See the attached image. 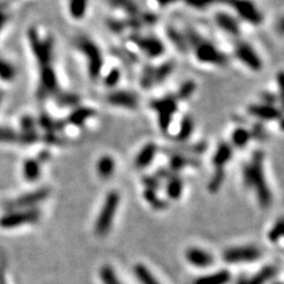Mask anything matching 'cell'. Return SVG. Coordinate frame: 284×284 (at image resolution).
<instances>
[{"instance_id": "6da1fadb", "label": "cell", "mask_w": 284, "mask_h": 284, "mask_svg": "<svg viewBox=\"0 0 284 284\" xmlns=\"http://www.w3.org/2000/svg\"><path fill=\"white\" fill-rule=\"evenodd\" d=\"M263 160V153H254L249 164L243 168V182L247 188L252 189L260 206L267 208L272 204V193L264 173Z\"/></svg>"}, {"instance_id": "7a4b0ae2", "label": "cell", "mask_w": 284, "mask_h": 284, "mask_svg": "<svg viewBox=\"0 0 284 284\" xmlns=\"http://www.w3.org/2000/svg\"><path fill=\"white\" fill-rule=\"evenodd\" d=\"M120 194L116 191L109 192L106 195L102 207L97 215L96 223H95V233L99 237H104L112 230L113 223L115 220V215L120 206Z\"/></svg>"}, {"instance_id": "3957f363", "label": "cell", "mask_w": 284, "mask_h": 284, "mask_svg": "<svg viewBox=\"0 0 284 284\" xmlns=\"http://www.w3.org/2000/svg\"><path fill=\"white\" fill-rule=\"evenodd\" d=\"M77 49L80 50L88 61V71L93 80H97L101 76L103 67V58L99 47L88 37H78L76 41Z\"/></svg>"}, {"instance_id": "277c9868", "label": "cell", "mask_w": 284, "mask_h": 284, "mask_svg": "<svg viewBox=\"0 0 284 284\" xmlns=\"http://www.w3.org/2000/svg\"><path fill=\"white\" fill-rule=\"evenodd\" d=\"M186 39L194 47L195 57H197V60L200 61L201 63L214 65H223L226 63V57H225V55L221 54V52L218 50V49H215L211 43H207V42L199 39L198 36L193 34V32H191V34L188 35V38L186 37Z\"/></svg>"}, {"instance_id": "5b68a950", "label": "cell", "mask_w": 284, "mask_h": 284, "mask_svg": "<svg viewBox=\"0 0 284 284\" xmlns=\"http://www.w3.org/2000/svg\"><path fill=\"white\" fill-rule=\"evenodd\" d=\"M28 37L29 41H30L36 60L38 61L41 68L51 65L52 52H54V41H52V38L47 37L45 39H41L38 31L35 28H31L28 31Z\"/></svg>"}, {"instance_id": "8992f818", "label": "cell", "mask_w": 284, "mask_h": 284, "mask_svg": "<svg viewBox=\"0 0 284 284\" xmlns=\"http://www.w3.org/2000/svg\"><path fill=\"white\" fill-rule=\"evenodd\" d=\"M39 218H41V211L36 207L28 210H12L0 217V227L12 230L26 224L37 223Z\"/></svg>"}, {"instance_id": "52a82bcc", "label": "cell", "mask_w": 284, "mask_h": 284, "mask_svg": "<svg viewBox=\"0 0 284 284\" xmlns=\"http://www.w3.org/2000/svg\"><path fill=\"white\" fill-rule=\"evenodd\" d=\"M234 10L238 17L252 25H258L263 22V15L251 0H219Z\"/></svg>"}, {"instance_id": "ba28073f", "label": "cell", "mask_w": 284, "mask_h": 284, "mask_svg": "<svg viewBox=\"0 0 284 284\" xmlns=\"http://www.w3.org/2000/svg\"><path fill=\"white\" fill-rule=\"evenodd\" d=\"M260 256H262V252L256 246H233L224 251L223 259L230 264L251 263L258 260Z\"/></svg>"}, {"instance_id": "9c48e42d", "label": "cell", "mask_w": 284, "mask_h": 284, "mask_svg": "<svg viewBox=\"0 0 284 284\" xmlns=\"http://www.w3.org/2000/svg\"><path fill=\"white\" fill-rule=\"evenodd\" d=\"M50 195V188L41 187L30 193H25L21 197L16 198L15 200L9 201L6 207L9 210H28V208H35L36 205L43 202Z\"/></svg>"}, {"instance_id": "30bf717a", "label": "cell", "mask_w": 284, "mask_h": 284, "mask_svg": "<svg viewBox=\"0 0 284 284\" xmlns=\"http://www.w3.org/2000/svg\"><path fill=\"white\" fill-rule=\"evenodd\" d=\"M152 108L158 113L159 126L164 132L168 129L171 125L172 117L177 113L178 104L177 100L174 97H164V99H159L152 103Z\"/></svg>"}, {"instance_id": "8fae6325", "label": "cell", "mask_w": 284, "mask_h": 284, "mask_svg": "<svg viewBox=\"0 0 284 284\" xmlns=\"http://www.w3.org/2000/svg\"><path fill=\"white\" fill-rule=\"evenodd\" d=\"M58 81L55 70L51 65L43 67L41 69V80L37 90V97L39 100L48 99L50 96H55L58 93Z\"/></svg>"}, {"instance_id": "7c38bea8", "label": "cell", "mask_w": 284, "mask_h": 284, "mask_svg": "<svg viewBox=\"0 0 284 284\" xmlns=\"http://www.w3.org/2000/svg\"><path fill=\"white\" fill-rule=\"evenodd\" d=\"M234 55L241 63L252 71H259L263 68V62L254 49L247 43H238L234 48Z\"/></svg>"}, {"instance_id": "4fadbf2b", "label": "cell", "mask_w": 284, "mask_h": 284, "mask_svg": "<svg viewBox=\"0 0 284 284\" xmlns=\"http://www.w3.org/2000/svg\"><path fill=\"white\" fill-rule=\"evenodd\" d=\"M173 71L172 63H164L158 68H149L143 73L141 84L143 88H151L156 83L164 82Z\"/></svg>"}, {"instance_id": "5bb4252c", "label": "cell", "mask_w": 284, "mask_h": 284, "mask_svg": "<svg viewBox=\"0 0 284 284\" xmlns=\"http://www.w3.org/2000/svg\"><path fill=\"white\" fill-rule=\"evenodd\" d=\"M185 258L192 266L199 267V269L210 267L214 262L213 256L208 251L195 246L186 250Z\"/></svg>"}, {"instance_id": "9a60e30c", "label": "cell", "mask_w": 284, "mask_h": 284, "mask_svg": "<svg viewBox=\"0 0 284 284\" xmlns=\"http://www.w3.org/2000/svg\"><path fill=\"white\" fill-rule=\"evenodd\" d=\"M107 101L112 106L125 108V109H135L139 106V97L136 96V94L126 90L114 91L108 95Z\"/></svg>"}, {"instance_id": "2e32d148", "label": "cell", "mask_w": 284, "mask_h": 284, "mask_svg": "<svg viewBox=\"0 0 284 284\" xmlns=\"http://www.w3.org/2000/svg\"><path fill=\"white\" fill-rule=\"evenodd\" d=\"M22 132L18 134V143L22 145H32L38 140V134L36 132V121L32 116L26 115L21 121Z\"/></svg>"}, {"instance_id": "e0dca14e", "label": "cell", "mask_w": 284, "mask_h": 284, "mask_svg": "<svg viewBox=\"0 0 284 284\" xmlns=\"http://www.w3.org/2000/svg\"><path fill=\"white\" fill-rule=\"evenodd\" d=\"M249 113L254 117H258L260 120H279L283 116L282 110L278 109L276 106L267 103L253 104L249 108Z\"/></svg>"}, {"instance_id": "ac0fdd59", "label": "cell", "mask_w": 284, "mask_h": 284, "mask_svg": "<svg viewBox=\"0 0 284 284\" xmlns=\"http://www.w3.org/2000/svg\"><path fill=\"white\" fill-rule=\"evenodd\" d=\"M135 43L149 57H158L164 52V45L155 37H139Z\"/></svg>"}, {"instance_id": "d6986e66", "label": "cell", "mask_w": 284, "mask_h": 284, "mask_svg": "<svg viewBox=\"0 0 284 284\" xmlns=\"http://www.w3.org/2000/svg\"><path fill=\"white\" fill-rule=\"evenodd\" d=\"M215 23L219 28L226 34L231 36H237L240 32L239 23L236 18H233L231 15L227 13H217L215 15Z\"/></svg>"}, {"instance_id": "ffe728a7", "label": "cell", "mask_w": 284, "mask_h": 284, "mask_svg": "<svg viewBox=\"0 0 284 284\" xmlns=\"http://www.w3.org/2000/svg\"><path fill=\"white\" fill-rule=\"evenodd\" d=\"M277 273V267L273 265L264 266L258 272L254 273L253 276L247 277V278L240 279L238 284H265L270 279L273 278Z\"/></svg>"}, {"instance_id": "44dd1931", "label": "cell", "mask_w": 284, "mask_h": 284, "mask_svg": "<svg viewBox=\"0 0 284 284\" xmlns=\"http://www.w3.org/2000/svg\"><path fill=\"white\" fill-rule=\"evenodd\" d=\"M156 152H158V148H156L155 143L149 142L141 148V151L139 152V154L136 155L135 158V165L136 167L139 168H145L153 161V159L155 158Z\"/></svg>"}, {"instance_id": "7402d4cb", "label": "cell", "mask_w": 284, "mask_h": 284, "mask_svg": "<svg viewBox=\"0 0 284 284\" xmlns=\"http://www.w3.org/2000/svg\"><path fill=\"white\" fill-rule=\"evenodd\" d=\"M231 280V273L227 270H219L208 275L198 277L193 284H227Z\"/></svg>"}, {"instance_id": "603a6c76", "label": "cell", "mask_w": 284, "mask_h": 284, "mask_svg": "<svg viewBox=\"0 0 284 284\" xmlns=\"http://www.w3.org/2000/svg\"><path fill=\"white\" fill-rule=\"evenodd\" d=\"M41 162L37 159L25 160L23 166V174L26 181L34 182L41 178Z\"/></svg>"}, {"instance_id": "cb8c5ba5", "label": "cell", "mask_w": 284, "mask_h": 284, "mask_svg": "<svg viewBox=\"0 0 284 284\" xmlns=\"http://www.w3.org/2000/svg\"><path fill=\"white\" fill-rule=\"evenodd\" d=\"M133 270H134V275H135L136 279H138V282L140 284H161L145 264L141 263L135 264Z\"/></svg>"}, {"instance_id": "d4e9b609", "label": "cell", "mask_w": 284, "mask_h": 284, "mask_svg": "<svg viewBox=\"0 0 284 284\" xmlns=\"http://www.w3.org/2000/svg\"><path fill=\"white\" fill-rule=\"evenodd\" d=\"M231 156H232V148L226 145V143H221V145L218 147L217 152H215L213 156V165L217 167V169H221V171H223V167L230 161Z\"/></svg>"}, {"instance_id": "484cf974", "label": "cell", "mask_w": 284, "mask_h": 284, "mask_svg": "<svg viewBox=\"0 0 284 284\" xmlns=\"http://www.w3.org/2000/svg\"><path fill=\"white\" fill-rule=\"evenodd\" d=\"M38 123H39V126H41L42 128L45 130V134L60 132V130L63 129V127L65 126L64 122L54 120L51 116H49L47 113H43L39 115Z\"/></svg>"}, {"instance_id": "4316f807", "label": "cell", "mask_w": 284, "mask_h": 284, "mask_svg": "<svg viewBox=\"0 0 284 284\" xmlns=\"http://www.w3.org/2000/svg\"><path fill=\"white\" fill-rule=\"evenodd\" d=\"M114 171H115V161L112 156L104 155L100 158L99 162H97V173L102 179H108L113 175Z\"/></svg>"}, {"instance_id": "83f0119b", "label": "cell", "mask_w": 284, "mask_h": 284, "mask_svg": "<svg viewBox=\"0 0 284 284\" xmlns=\"http://www.w3.org/2000/svg\"><path fill=\"white\" fill-rule=\"evenodd\" d=\"M94 115V110L90 109V108H78V109L75 110L70 114L69 119V123L74 126H83L84 122H86L87 120H89L91 116Z\"/></svg>"}, {"instance_id": "f1b7e54d", "label": "cell", "mask_w": 284, "mask_h": 284, "mask_svg": "<svg viewBox=\"0 0 284 284\" xmlns=\"http://www.w3.org/2000/svg\"><path fill=\"white\" fill-rule=\"evenodd\" d=\"M110 5L128 13L129 16L136 17L139 15V6L134 0H109Z\"/></svg>"}, {"instance_id": "f546056e", "label": "cell", "mask_w": 284, "mask_h": 284, "mask_svg": "<svg viewBox=\"0 0 284 284\" xmlns=\"http://www.w3.org/2000/svg\"><path fill=\"white\" fill-rule=\"evenodd\" d=\"M100 279L102 284H122L119 277H117L115 270L108 264L100 269Z\"/></svg>"}, {"instance_id": "4dcf8cb0", "label": "cell", "mask_w": 284, "mask_h": 284, "mask_svg": "<svg viewBox=\"0 0 284 284\" xmlns=\"http://www.w3.org/2000/svg\"><path fill=\"white\" fill-rule=\"evenodd\" d=\"M88 9V0H70L69 10L71 17L75 19H81L84 17Z\"/></svg>"}, {"instance_id": "1f68e13d", "label": "cell", "mask_w": 284, "mask_h": 284, "mask_svg": "<svg viewBox=\"0 0 284 284\" xmlns=\"http://www.w3.org/2000/svg\"><path fill=\"white\" fill-rule=\"evenodd\" d=\"M55 97H56L57 104L61 107H74L80 103V97L75 94L58 91V93L55 95Z\"/></svg>"}, {"instance_id": "d6a6232c", "label": "cell", "mask_w": 284, "mask_h": 284, "mask_svg": "<svg viewBox=\"0 0 284 284\" xmlns=\"http://www.w3.org/2000/svg\"><path fill=\"white\" fill-rule=\"evenodd\" d=\"M250 136H251V134L247 132L246 129H243V128L236 129L233 132V134H232V142H233V145L236 146V147H239V148H241V147H244L247 142H249Z\"/></svg>"}, {"instance_id": "836d02e7", "label": "cell", "mask_w": 284, "mask_h": 284, "mask_svg": "<svg viewBox=\"0 0 284 284\" xmlns=\"http://www.w3.org/2000/svg\"><path fill=\"white\" fill-rule=\"evenodd\" d=\"M16 69L9 62L0 58V78L3 81H12L16 77Z\"/></svg>"}, {"instance_id": "e575fe53", "label": "cell", "mask_w": 284, "mask_h": 284, "mask_svg": "<svg viewBox=\"0 0 284 284\" xmlns=\"http://www.w3.org/2000/svg\"><path fill=\"white\" fill-rule=\"evenodd\" d=\"M167 194L169 198L172 199H178L182 193V182L179 179H172L168 181L167 184Z\"/></svg>"}, {"instance_id": "d590c367", "label": "cell", "mask_w": 284, "mask_h": 284, "mask_svg": "<svg viewBox=\"0 0 284 284\" xmlns=\"http://www.w3.org/2000/svg\"><path fill=\"white\" fill-rule=\"evenodd\" d=\"M283 237H284V219L277 221V223L273 225L271 231L269 232V239L271 240L272 243L278 241L280 238Z\"/></svg>"}, {"instance_id": "8d00e7d4", "label": "cell", "mask_w": 284, "mask_h": 284, "mask_svg": "<svg viewBox=\"0 0 284 284\" xmlns=\"http://www.w3.org/2000/svg\"><path fill=\"white\" fill-rule=\"evenodd\" d=\"M0 142H6V143L18 142V134L13 129L0 127Z\"/></svg>"}, {"instance_id": "74e56055", "label": "cell", "mask_w": 284, "mask_h": 284, "mask_svg": "<svg viewBox=\"0 0 284 284\" xmlns=\"http://www.w3.org/2000/svg\"><path fill=\"white\" fill-rule=\"evenodd\" d=\"M224 181V172L221 169H217L215 174L212 177L210 184H208V188L211 192H217L219 191L221 184Z\"/></svg>"}, {"instance_id": "f35d334b", "label": "cell", "mask_w": 284, "mask_h": 284, "mask_svg": "<svg viewBox=\"0 0 284 284\" xmlns=\"http://www.w3.org/2000/svg\"><path fill=\"white\" fill-rule=\"evenodd\" d=\"M168 36H169V39H172V42L175 44V47H177L179 50H181V51L185 50L186 42H187L186 37H182V36H180V34H178V32H175L174 30H169Z\"/></svg>"}, {"instance_id": "ab89813d", "label": "cell", "mask_w": 284, "mask_h": 284, "mask_svg": "<svg viewBox=\"0 0 284 284\" xmlns=\"http://www.w3.org/2000/svg\"><path fill=\"white\" fill-rule=\"evenodd\" d=\"M192 129H193V122H192V120L189 117H187L181 123V128L179 130V139H187L191 135Z\"/></svg>"}, {"instance_id": "60d3db41", "label": "cell", "mask_w": 284, "mask_h": 284, "mask_svg": "<svg viewBox=\"0 0 284 284\" xmlns=\"http://www.w3.org/2000/svg\"><path fill=\"white\" fill-rule=\"evenodd\" d=\"M277 81V90H278V95H277V99H278L280 107L284 110V71H279L277 74L276 77Z\"/></svg>"}, {"instance_id": "b9f144b4", "label": "cell", "mask_w": 284, "mask_h": 284, "mask_svg": "<svg viewBox=\"0 0 284 284\" xmlns=\"http://www.w3.org/2000/svg\"><path fill=\"white\" fill-rule=\"evenodd\" d=\"M145 197H146V200L148 201L153 207L159 208V210L160 208L165 207V202H162L161 199H158L154 192H153V189H148V192L145 194Z\"/></svg>"}, {"instance_id": "7bdbcfd3", "label": "cell", "mask_w": 284, "mask_h": 284, "mask_svg": "<svg viewBox=\"0 0 284 284\" xmlns=\"http://www.w3.org/2000/svg\"><path fill=\"white\" fill-rule=\"evenodd\" d=\"M195 89V86L194 83L192 82H187L185 84H182L180 89H179V99L181 100H185V99H188L189 96H191L192 94H193V91Z\"/></svg>"}, {"instance_id": "ee69618b", "label": "cell", "mask_w": 284, "mask_h": 284, "mask_svg": "<svg viewBox=\"0 0 284 284\" xmlns=\"http://www.w3.org/2000/svg\"><path fill=\"white\" fill-rule=\"evenodd\" d=\"M120 77H121L120 71L117 69H113L106 76V80H104V82H106L108 87H114V86H116L117 82L120 81Z\"/></svg>"}, {"instance_id": "f6af8a7d", "label": "cell", "mask_w": 284, "mask_h": 284, "mask_svg": "<svg viewBox=\"0 0 284 284\" xmlns=\"http://www.w3.org/2000/svg\"><path fill=\"white\" fill-rule=\"evenodd\" d=\"M189 6L195 9H205L207 6H211L213 3L218 2V0H185Z\"/></svg>"}, {"instance_id": "bcb514c9", "label": "cell", "mask_w": 284, "mask_h": 284, "mask_svg": "<svg viewBox=\"0 0 284 284\" xmlns=\"http://www.w3.org/2000/svg\"><path fill=\"white\" fill-rule=\"evenodd\" d=\"M44 140L47 143H50V145H61L62 140L60 136L57 135V133H48L45 134Z\"/></svg>"}, {"instance_id": "7dc6e473", "label": "cell", "mask_w": 284, "mask_h": 284, "mask_svg": "<svg viewBox=\"0 0 284 284\" xmlns=\"http://www.w3.org/2000/svg\"><path fill=\"white\" fill-rule=\"evenodd\" d=\"M6 22H8V13L5 12V9L3 6H0V31L3 30Z\"/></svg>"}, {"instance_id": "c3c4849f", "label": "cell", "mask_w": 284, "mask_h": 284, "mask_svg": "<svg viewBox=\"0 0 284 284\" xmlns=\"http://www.w3.org/2000/svg\"><path fill=\"white\" fill-rule=\"evenodd\" d=\"M49 156H50V155H49V153H48L47 151H43V152L41 153V154H39V155L37 156V160H38V161L41 162V164H42V162L48 161Z\"/></svg>"}, {"instance_id": "681fc988", "label": "cell", "mask_w": 284, "mask_h": 284, "mask_svg": "<svg viewBox=\"0 0 284 284\" xmlns=\"http://www.w3.org/2000/svg\"><path fill=\"white\" fill-rule=\"evenodd\" d=\"M277 30L280 35L284 36V17H282L279 19V22L277 23Z\"/></svg>"}, {"instance_id": "f907efd6", "label": "cell", "mask_w": 284, "mask_h": 284, "mask_svg": "<svg viewBox=\"0 0 284 284\" xmlns=\"http://www.w3.org/2000/svg\"><path fill=\"white\" fill-rule=\"evenodd\" d=\"M0 102H2V94H0Z\"/></svg>"}, {"instance_id": "816d5d0a", "label": "cell", "mask_w": 284, "mask_h": 284, "mask_svg": "<svg viewBox=\"0 0 284 284\" xmlns=\"http://www.w3.org/2000/svg\"><path fill=\"white\" fill-rule=\"evenodd\" d=\"M277 284H282V283H277Z\"/></svg>"}]
</instances>
